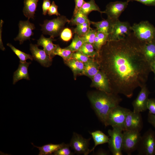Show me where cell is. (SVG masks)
Segmentation results:
<instances>
[{
    "instance_id": "cell-1",
    "label": "cell",
    "mask_w": 155,
    "mask_h": 155,
    "mask_svg": "<svg viewBox=\"0 0 155 155\" xmlns=\"http://www.w3.org/2000/svg\"><path fill=\"white\" fill-rule=\"evenodd\" d=\"M145 43L132 32L123 39L107 41L101 48L97 61L112 93L131 98L135 89L145 85L150 64L143 53Z\"/></svg>"
},
{
    "instance_id": "cell-2",
    "label": "cell",
    "mask_w": 155,
    "mask_h": 155,
    "mask_svg": "<svg viewBox=\"0 0 155 155\" xmlns=\"http://www.w3.org/2000/svg\"><path fill=\"white\" fill-rule=\"evenodd\" d=\"M88 97L98 118L106 126H107L109 114L119 105L122 98L117 94L99 90L89 94Z\"/></svg>"
},
{
    "instance_id": "cell-3",
    "label": "cell",
    "mask_w": 155,
    "mask_h": 155,
    "mask_svg": "<svg viewBox=\"0 0 155 155\" xmlns=\"http://www.w3.org/2000/svg\"><path fill=\"white\" fill-rule=\"evenodd\" d=\"M69 21L66 16L63 15H60L52 20H46L43 24H40L41 27V30L43 34L49 35L54 38L60 35L66 23H69Z\"/></svg>"
},
{
    "instance_id": "cell-4",
    "label": "cell",
    "mask_w": 155,
    "mask_h": 155,
    "mask_svg": "<svg viewBox=\"0 0 155 155\" xmlns=\"http://www.w3.org/2000/svg\"><path fill=\"white\" fill-rule=\"evenodd\" d=\"M131 29L135 36L142 42L155 40V28L148 21L134 24Z\"/></svg>"
},
{
    "instance_id": "cell-5",
    "label": "cell",
    "mask_w": 155,
    "mask_h": 155,
    "mask_svg": "<svg viewBox=\"0 0 155 155\" xmlns=\"http://www.w3.org/2000/svg\"><path fill=\"white\" fill-rule=\"evenodd\" d=\"M137 150L139 155H155V131L150 129L141 136Z\"/></svg>"
},
{
    "instance_id": "cell-6",
    "label": "cell",
    "mask_w": 155,
    "mask_h": 155,
    "mask_svg": "<svg viewBox=\"0 0 155 155\" xmlns=\"http://www.w3.org/2000/svg\"><path fill=\"white\" fill-rule=\"evenodd\" d=\"M109 129L108 133L110 136L108 142L110 150L113 155H122L123 146V131L116 127Z\"/></svg>"
},
{
    "instance_id": "cell-7",
    "label": "cell",
    "mask_w": 155,
    "mask_h": 155,
    "mask_svg": "<svg viewBox=\"0 0 155 155\" xmlns=\"http://www.w3.org/2000/svg\"><path fill=\"white\" fill-rule=\"evenodd\" d=\"M141 135L140 132L125 130L123 132V151L128 155L137 150Z\"/></svg>"
},
{
    "instance_id": "cell-8",
    "label": "cell",
    "mask_w": 155,
    "mask_h": 155,
    "mask_svg": "<svg viewBox=\"0 0 155 155\" xmlns=\"http://www.w3.org/2000/svg\"><path fill=\"white\" fill-rule=\"evenodd\" d=\"M129 109L119 105L114 108L109 114L107 126L118 127L124 131V125L127 115Z\"/></svg>"
},
{
    "instance_id": "cell-9",
    "label": "cell",
    "mask_w": 155,
    "mask_h": 155,
    "mask_svg": "<svg viewBox=\"0 0 155 155\" xmlns=\"http://www.w3.org/2000/svg\"><path fill=\"white\" fill-rule=\"evenodd\" d=\"M131 26L127 22H121L119 19L115 22L111 33L108 36V41L123 39L132 32Z\"/></svg>"
},
{
    "instance_id": "cell-10",
    "label": "cell",
    "mask_w": 155,
    "mask_h": 155,
    "mask_svg": "<svg viewBox=\"0 0 155 155\" xmlns=\"http://www.w3.org/2000/svg\"><path fill=\"white\" fill-rule=\"evenodd\" d=\"M90 138L86 139L82 135L74 132L69 144L70 146L77 154L88 155L90 152L89 149Z\"/></svg>"
},
{
    "instance_id": "cell-11",
    "label": "cell",
    "mask_w": 155,
    "mask_h": 155,
    "mask_svg": "<svg viewBox=\"0 0 155 155\" xmlns=\"http://www.w3.org/2000/svg\"><path fill=\"white\" fill-rule=\"evenodd\" d=\"M143 127V121L141 113L134 112L129 110L125 118L124 131L129 130L140 132Z\"/></svg>"
},
{
    "instance_id": "cell-12",
    "label": "cell",
    "mask_w": 155,
    "mask_h": 155,
    "mask_svg": "<svg viewBox=\"0 0 155 155\" xmlns=\"http://www.w3.org/2000/svg\"><path fill=\"white\" fill-rule=\"evenodd\" d=\"M129 2L127 0L124 2L117 1L110 2L106 5L104 13L106 14L107 18L116 20L126 8Z\"/></svg>"
},
{
    "instance_id": "cell-13",
    "label": "cell",
    "mask_w": 155,
    "mask_h": 155,
    "mask_svg": "<svg viewBox=\"0 0 155 155\" xmlns=\"http://www.w3.org/2000/svg\"><path fill=\"white\" fill-rule=\"evenodd\" d=\"M19 32L17 37L14 39L15 41H19L20 44H22L26 40H29L30 37L33 35L32 30L35 27L34 24L27 21H20L19 23Z\"/></svg>"
},
{
    "instance_id": "cell-14",
    "label": "cell",
    "mask_w": 155,
    "mask_h": 155,
    "mask_svg": "<svg viewBox=\"0 0 155 155\" xmlns=\"http://www.w3.org/2000/svg\"><path fill=\"white\" fill-rule=\"evenodd\" d=\"M136 98L133 101L132 104L133 111L140 113L147 109V103L149 94L146 85L142 86Z\"/></svg>"
},
{
    "instance_id": "cell-15",
    "label": "cell",
    "mask_w": 155,
    "mask_h": 155,
    "mask_svg": "<svg viewBox=\"0 0 155 155\" xmlns=\"http://www.w3.org/2000/svg\"><path fill=\"white\" fill-rule=\"evenodd\" d=\"M30 50L33 59L41 65L46 67L51 65L52 59L43 49H39L37 45L30 44Z\"/></svg>"
},
{
    "instance_id": "cell-16",
    "label": "cell",
    "mask_w": 155,
    "mask_h": 155,
    "mask_svg": "<svg viewBox=\"0 0 155 155\" xmlns=\"http://www.w3.org/2000/svg\"><path fill=\"white\" fill-rule=\"evenodd\" d=\"M92 80L93 86L99 90L106 92H111L106 76L100 70L94 75Z\"/></svg>"
},
{
    "instance_id": "cell-17",
    "label": "cell",
    "mask_w": 155,
    "mask_h": 155,
    "mask_svg": "<svg viewBox=\"0 0 155 155\" xmlns=\"http://www.w3.org/2000/svg\"><path fill=\"white\" fill-rule=\"evenodd\" d=\"M54 40L53 38L51 37L46 38L42 34L37 40V45L42 46L45 52L52 59L55 56L54 52L57 46L53 43Z\"/></svg>"
},
{
    "instance_id": "cell-18",
    "label": "cell",
    "mask_w": 155,
    "mask_h": 155,
    "mask_svg": "<svg viewBox=\"0 0 155 155\" xmlns=\"http://www.w3.org/2000/svg\"><path fill=\"white\" fill-rule=\"evenodd\" d=\"M116 20L107 18L106 20L98 22L91 21L90 23L96 28L97 32L108 36L111 32L114 24Z\"/></svg>"
},
{
    "instance_id": "cell-19",
    "label": "cell",
    "mask_w": 155,
    "mask_h": 155,
    "mask_svg": "<svg viewBox=\"0 0 155 155\" xmlns=\"http://www.w3.org/2000/svg\"><path fill=\"white\" fill-rule=\"evenodd\" d=\"M30 63V62H20L18 69L14 73L13 79V84L22 79L30 80L28 72V68Z\"/></svg>"
},
{
    "instance_id": "cell-20",
    "label": "cell",
    "mask_w": 155,
    "mask_h": 155,
    "mask_svg": "<svg viewBox=\"0 0 155 155\" xmlns=\"http://www.w3.org/2000/svg\"><path fill=\"white\" fill-rule=\"evenodd\" d=\"M84 68L83 75H86L92 79L100 70L99 65L98 61L93 58L84 63Z\"/></svg>"
},
{
    "instance_id": "cell-21",
    "label": "cell",
    "mask_w": 155,
    "mask_h": 155,
    "mask_svg": "<svg viewBox=\"0 0 155 155\" xmlns=\"http://www.w3.org/2000/svg\"><path fill=\"white\" fill-rule=\"evenodd\" d=\"M39 0H24L23 12L24 16L29 20L34 19Z\"/></svg>"
},
{
    "instance_id": "cell-22",
    "label": "cell",
    "mask_w": 155,
    "mask_h": 155,
    "mask_svg": "<svg viewBox=\"0 0 155 155\" xmlns=\"http://www.w3.org/2000/svg\"><path fill=\"white\" fill-rule=\"evenodd\" d=\"M31 144L34 147L38 149L39 151L38 155H52L65 144L64 143L58 144L51 143L45 144L41 147H39L35 146L32 143H31Z\"/></svg>"
},
{
    "instance_id": "cell-23",
    "label": "cell",
    "mask_w": 155,
    "mask_h": 155,
    "mask_svg": "<svg viewBox=\"0 0 155 155\" xmlns=\"http://www.w3.org/2000/svg\"><path fill=\"white\" fill-rule=\"evenodd\" d=\"M143 52L147 60L150 63L155 60V40L145 42Z\"/></svg>"
},
{
    "instance_id": "cell-24",
    "label": "cell",
    "mask_w": 155,
    "mask_h": 155,
    "mask_svg": "<svg viewBox=\"0 0 155 155\" xmlns=\"http://www.w3.org/2000/svg\"><path fill=\"white\" fill-rule=\"evenodd\" d=\"M64 61L71 69L75 77L78 75H83L84 68L83 63L73 59Z\"/></svg>"
},
{
    "instance_id": "cell-25",
    "label": "cell",
    "mask_w": 155,
    "mask_h": 155,
    "mask_svg": "<svg viewBox=\"0 0 155 155\" xmlns=\"http://www.w3.org/2000/svg\"><path fill=\"white\" fill-rule=\"evenodd\" d=\"M93 139L94 145L90 152L94 151L96 147L99 145L108 143L109 141V137L103 132L100 130H97L90 133Z\"/></svg>"
},
{
    "instance_id": "cell-26",
    "label": "cell",
    "mask_w": 155,
    "mask_h": 155,
    "mask_svg": "<svg viewBox=\"0 0 155 155\" xmlns=\"http://www.w3.org/2000/svg\"><path fill=\"white\" fill-rule=\"evenodd\" d=\"M79 10L87 17L89 13L93 11H97L101 13H104V11H101L96 4L95 0H90L86 2Z\"/></svg>"
},
{
    "instance_id": "cell-27",
    "label": "cell",
    "mask_w": 155,
    "mask_h": 155,
    "mask_svg": "<svg viewBox=\"0 0 155 155\" xmlns=\"http://www.w3.org/2000/svg\"><path fill=\"white\" fill-rule=\"evenodd\" d=\"M108 40V35L97 32L93 45L94 49L98 53L102 46Z\"/></svg>"
},
{
    "instance_id": "cell-28",
    "label": "cell",
    "mask_w": 155,
    "mask_h": 155,
    "mask_svg": "<svg viewBox=\"0 0 155 155\" xmlns=\"http://www.w3.org/2000/svg\"><path fill=\"white\" fill-rule=\"evenodd\" d=\"M94 49L93 44L84 42L78 51L86 56L94 58L97 57L99 55V53Z\"/></svg>"
},
{
    "instance_id": "cell-29",
    "label": "cell",
    "mask_w": 155,
    "mask_h": 155,
    "mask_svg": "<svg viewBox=\"0 0 155 155\" xmlns=\"http://www.w3.org/2000/svg\"><path fill=\"white\" fill-rule=\"evenodd\" d=\"M90 21L88 17L84 15L78 10L73 12V15L71 19L70 20L69 24L71 25H77L84 23L89 22Z\"/></svg>"
},
{
    "instance_id": "cell-30",
    "label": "cell",
    "mask_w": 155,
    "mask_h": 155,
    "mask_svg": "<svg viewBox=\"0 0 155 155\" xmlns=\"http://www.w3.org/2000/svg\"><path fill=\"white\" fill-rule=\"evenodd\" d=\"M84 43L81 37L75 34L71 43L65 48L73 52H75L80 49Z\"/></svg>"
},
{
    "instance_id": "cell-31",
    "label": "cell",
    "mask_w": 155,
    "mask_h": 155,
    "mask_svg": "<svg viewBox=\"0 0 155 155\" xmlns=\"http://www.w3.org/2000/svg\"><path fill=\"white\" fill-rule=\"evenodd\" d=\"M72 52L69 50L61 48L59 45H57V48L54 52L55 55H58L61 57L64 61H66L72 59Z\"/></svg>"
},
{
    "instance_id": "cell-32",
    "label": "cell",
    "mask_w": 155,
    "mask_h": 155,
    "mask_svg": "<svg viewBox=\"0 0 155 155\" xmlns=\"http://www.w3.org/2000/svg\"><path fill=\"white\" fill-rule=\"evenodd\" d=\"M7 45L10 48L12 51L20 59V62H26V61L28 59H30L32 60L33 57L32 56L26 53L16 49L10 43H7Z\"/></svg>"
},
{
    "instance_id": "cell-33",
    "label": "cell",
    "mask_w": 155,
    "mask_h": 155,
    "mask_svg": "<svg viewBox=\"0 0 155 155\" xmlns=\"http://www.w3.org/2000/svg\"><path fill=\"white\" fill-rule=\"evenodd\" d=\"M90 22L91 21L76 25V27L74 29V33L80 37L84 36L88 32L91 28L90 26L91 24Z\"/></svg>"
},
{
    "instance_id": "cell-34",
    "label": "cell",
    "mask_w": 155,
    "mask_h": 155,
    "mask_svg": "<svg viewBox=\"0 0 155 155\" xmlns=\"http://www.w3.org/2000/svg\"><path fill=\"white\" fill-rule=\"evenodd\" d=\"M97 32L96 29H93L90 28L84 36L81 37L84 42L88 43L93 45Z\"/></svg>"
},
{
    "instance_id": "cell-35",
    "label": "cell",
    "mask_w": 155,
    "mask_h": 155,
    "mask_svg": "<svg viewBox=\"0 0 155 155\" xmlns=\"http://www.w3.org/2000/svg\"><path fill=\"white\" fill-rule=\"evenodd\" d=\"M59 36L61 40L65 42L68 41L72 37V31L69 28H64L61 32Z\"/></svg>"
},
{
    "instance_id": "cell-36",
    "label": "cell",
    "mask_w": 155,
    "mask_h": 155,
    "mask_svg": "<svg viewBox=\"0 0 155 155\" xmlns=\"http://www.w3.org/2000/svg\"><path fill=\"white\" fill-rule=\"evenodd\" d=\"M72 58L84 63L87 62L92 58L84 55L79 51L73 53Z\"/></svg>"
},
{
    "instance_id": "cell-37",
    "label": "cell",
    "mask_w": 155,
    "mask_h": 155,
    "mask_svg": "<svg viewBox=\"0 0 155 155\" xmlns=\"http://www.w3.org/2000/svg\"><path fill=\"white\" fill-rule=\"evenodd\" d=\"M69 144H65L62 147L54 152L52 155H71L73 153L70 150Z\"/></svg>"
},
{
    "instance_id": "cell-38",
    "label": "cell",
    "mask_w": 155,
    "mask_h": 155,
    "mask_svg": "<svg viewBox=\"0 0 155 155\" xmlns=\"http://www.w3.org/2000/svg\"><path fill=\"white\" fill-rule=\"evenodd\" d=\"M58 6L57 5L55 2L53 1L48 11V14L49 16L55 15L57 16H60V14L58 11Z\"/></svg>"
},
{
    "instance_id": "cell-39",
    "label": "cell",
    "mask_w": 155,
    "mask_h": 155,
    "mask_svg": "<svg viewBox=\"0 0 155 155\" xmlns=\"http://www.w3.org/2000/svg\"><path fill=\"white\" fill-rule=\"evenodd\" d=\"M147 108L149 113L155 115V100L148 99L147 103Z\"/></svg>"
},
{
    "instance_id": "cell-40",
    "label": "cell",
    "mask_w": 155,
    "mask_h": 155,
    "mask_svg": "<svg viewBox=\"0 0 155 155\" xmlns=\"http://www.w3.org/2000/svg\"><path fill=\"white\" fill-rule=\"evenodd\" d=\"M42 5V14L45 16L48 13V11L51 5V1L50 0H43Z\"/></svg>"
},
{
    "instance_id": "cell-41",
    "label": "cell",
    "mask_w": 155,
    "mask_h": 155,
    "mask_svg": "<svg viewBox=\"0 0 155 155\" xmlns=\"http://www.w3.org/2000/svg\"><path fill=\"white\" fill-rule=\"evenodd\" d=\"M129 1H136L147 6H155V0H127Z\"/></svg>"
},
{
    "instance_id": "cell-42",
    "label": "cell",
    "mask_w": 155,
    "mask_h": 155,
    "mask_svg": "<svg viewBox=\"0 0 155 155\" xmlns=\"http://www.w3.org/2000/svg\"><path fill=\"white\" fill-rule=\"evenodd\" d=\"M85 2L84 0H75V5L73 12L79 10Z\"/></svg>"
},
{
    "instance_id": "cell-43",
    "label": "cell",
    "mask_w": 155,
    "mask_h": 155,
    "mask_svg": "<svg viewBox=\"0 0 155 155\" xmlns=\"http://www.w3.org/2000/svg\"><path fill=\"white\" fill-rule=\"evenodd\" d=\"M148 121V122L155 128V115L149 113Z\"/></svg>"
},
{
    "instance_id": "cell-44",
    "label": "cell",
    "mask_w": 155,
    "mask_h": 155,
    "mask_svg": "<svg viewBox=\"0 0 155 155\" xmlns=\"http://www.w3.org/2000/svg\"><path fill=\"white\" fill-rule=\"evenodd\" d=\"M3 23V21L2 20H1L0 22V47L1 50L4 51L5 49V48L3 46L2 39V32Z\"/></svg>"
},
{
    "instance_id": "cell-45",
    "label": "cell",
    "mask_w": 155,
    "mask_h": 155,
    "mask_svg": "<svg viewBox=\"0 0 155 155\" xmlns=\"http://www.w3.org/2000/svg\"><path fill=\"white\" fill-rule=\"evenodd\" d=\"M98 155H106L108 154V153L107 152L103 150H100L97 153Z\"/></svg>"
},
{
    "instance_id": "cell-46",
    "label": "cell",
    "mask_w": 155,
    "mask_h": 155,
    "mask_svg": "<svg viewBox=\"0 0 155 155\" xmlns=\"http://www.w3.org/2000/svg\"><path fill=\"white\" fill-rule=\"evenodd\" d=\"M154 61H155L154 62V64H153V68H154V71L155 72V60H154Z\"/></svg>"
}]
</instances>
